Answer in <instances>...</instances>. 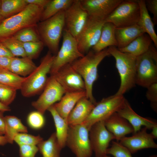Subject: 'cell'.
I'll use <instances>...</instances> for the list:
<instances>
[{"mask_svg": "<svg viewBox=\"0 0 157 157\" xmlns=\"http://www.w3.org/2000/svg\"><path fill=\"white\" fill-rule=\"evenodd\" d=\"M147 128L144 127L130 137H124L119 142L127 148L131 154L139 150L149 148H157V144L150 133L147 132Z\"/></svg>", "mask_w": 157, "mask_h": 157, "instance_id": "cell-17", "label": "cell"}, {"mask_svg": "<svg viewBox=\"0 0 157 157\" xmlns=\"http://www.w3.org/2000/svg\"><path fill=\"white\" fill-rule=\"evenodd\" d=\"M5 19L2 16L1 12V0H0V23Z\"/></svg>", "mask_w": 157, "mask_h": 157, "instance_id": "cell-50", "label": "cell"}, {"mask_svg": "<svg viewBox=\"0 0 157 157\" xmlns=\"http://www.w3.org/2000/svg\"><path fill=\"white\" fill-rule=\"evenodd\" d=\"M126 99L123 95L114 94L103 98L96 103L89 115L82 124L89 130L96 123L104 121L117 113L123 106Z\"/></svg>", "mask_w": 157, "mask_h": 157, "instance_id": "cell-7", "label": "cell"}, {"mask_svg": "<svg viewBox=\"0 0 157 157\" xmlns=\"http://www.w3.org/2000/svg\"><path fill=\"white\" fill-rule=\"evenodd\" d=\"M152 131L150 134L154 139L157 138V124L153 127L151 129Z\"/></svg>", "mask_w": 157, "mask_h": 157, "instance_id": "cell-47", "label": "cell"}, {"mask_svg": "<svg viewBox=\"0 0 157 157\" xmlns=\"http://www.w3.org/2000/svg\"><path fill=\"white\" fill-rule=\"evenodd\" d=\"M115 27L112 23L106 22L104 24L99 39L92 48L95 52H99L110 46L117 47L115 31Z\"/></svg>", "mask_w": 157, "mask_h": 157, "instance_id": "cell-23", "label": "cell"}, {"mask_svg": "<svg viewBox=\"0 0 157 157\" xmlns=\"http://www.w3.org/2000/svg\"><path fill=\"white\" fill-rule=\"evenodd\" d=\"M140 10V18L137 24L147 34L157 47V35L154 29L153 22L149 14L145 0H137Z\"/></svg>", "mask_w": 157, "mask_h": 157, "instance_id": "cell-24", "label": "cell"}, {"mask_svg": "<svg viewBox=\"0 0 157 157\" xmlns=\"http://www.w3.org/2000/svg\"><path fill=\"white\" fill-rule=\"evenodd\" d=\"M117 113L131 125L134 130L133 133L140 131L142 126L150 130L157 124L156 122L141 116L136 113L126 99L123 106Z\"/></svg>", "mask_w": 157, "mask_h": 157, "instance_id": "cell-18", "label": "cell"}, {"mask_svg": "<svg viewBox=\"0 0 157 157\" xmlns=\"http://www.w3.org/2000/svg\"><path fill=\"white\" fill-rule=\"evenodd\" d=\"M104 123L107 129L114 135L117 141H119L127 135L134 133L131 125L117 113L104 121Z\"/></svg>", "mask_w": 157, "mask_h": 157, "instance_id": "cell-19", "label": "cell"}, {"mask_svg": "<svg viewBox=\"0 0 157 157\" xmlns=\"http://www.w3.org/2000/svg\"><path fill=\"white\" fill-rule=\"evenodd\" d=\"M74 0H50L44 9L40 20L42 21L62 11H65L71 5Z\"/></svg>", "mask_w": 157, "mask_h": 157, "instance_id": "cell-30", "label": "cell"}, {"mask_svg": "<svg viewBox=\"0 0 157 157\" xmlns=\"http://www.w3.org/2000/svg\"><path fill=\"white\" fill-rule=\"evenodd\" d=\"M8 143L7 140L4 135H0V145L3 146Z\"/></svg>", "mask_w": 157, "mask_h": 157, "instance_id": "cell-49", "label": "cell"}, {"mask_svg": "<svg viewBox=\"0 0 157 157\" xmlns=\"http://www.w3.org/2000/svg\"><path fill=\"white\" fill-rule=\"evenodd\" d=\"M10 110L9 106H6L0 102V111L4 112L10 111Z\"/></svg>", "mask_w": 157, "mask_h": 157, "instance_id": "cell-48", "label": "cell"}, {"mask_svg": "<svg viewBox=\"0 0 157 157\" xmlns=\"http://www.w3.org/2000/svg\"><path fill=\"white\" fill-rule=\"evenodd\" d=\"M16 91L14 89L0 84V102L8 106L15 99Z\"/></svg>", "mask_w": 157, "mask_h": 157, "instance_id": "cell-39", "label": "cell"}, {"mask_svg": "<svg viewBox=\"0 0 157 157\" xmlns=\"http://www.w3.org/2000/svg\"><path fill=\"white\" fill-rule=\"evenodd\" d=\"M55 55L49 51L42 60L40 65L27 77L20 89L22 95L30 97L44 90Z\"/></svg>", "mask_w": 157, "mask_h": 157, "instance_id": "cell-5", "label": "cell"}, {"mask_svg": "<svg viewBox=\"0 0 157 157\" xmlns=\"http://www.w3.org/2000/svg\"><path fill=\"white\" fill-rule=\"evenodd\" d=\"M152 41L149 36L144 33L139 36L126 47L118 49L136 57L146 52L152 44Z\"/></svg>", "mask_w": 157, "mask_h": 157, "instance_id": "cell-25", "label": "cell"}, {"mask_svg": "<svg viewBox=\"0 0 157 157\" xmlns=\"http://www.w3.org/2000/svg\"><path fill=\"white\" fill-rule=\"evenodd\" d=\"M144 33L137 24L125 27L116 28L115 34L117 48L126 47L138 37Z\"/></svg>", "mask_w": 157, "mask_h": 157, "instance_id": "cell-22", "label": "cell"}, {"mask_svg": "<svg viewBox=\"0 0 157 157\" xmlns=\"http://www.w3.org/2000/svg\"><path fill=\"white\" fill-rule=\"evenodd\" d=\"M105 20L88 17L84 27L76 38L78 50L83 55L98 42Z\"/></svg>", "mask_w": 157, "mask_h": 157, "instance_id": "cell-11", "label": "cell"}, {"mask_svg": "<svg viewBox=\"0 0 157 157\" xmlns=\"http://www.w3.org/2000/svg\"><path fill=\"white\" fill-rule=\"evenodd\" d=\"M89 130L83 124L69 126L66 146L76 157H91L93 152Z\"/></svg>", "mask_w": 157, "mask_h": 157, "instance_id": "cell-8", "label": "cell"}, {"mask_svg": "<svg viewBox=\"0 0 157 157\" xmlns=\"http://www.w3.org/2000/svg\"><path fill=\"white\" fill-rule=\"evenodd\" d=\"M86 96L85 91L66 92L61 99L53 106L58 114L67 120L69 114L78 101Z\"/></svg>", "mask_w": 157, "mask_h": 157, "instance_id": "cell-21", "label": "cell"}, {"mask_svg": "<svg viewBox=\"0 0 157 157\" xmlns=\"http://www.w3.org/2000/svg\"><path fill=\"white\" fill-rule=\"evenodd\" d=\"M0 56L11 58L14 57L9 51L1 42H0Z\"/></svg>", "mask_w": 157, "mask_h": 157, "instance_id": "cell-46", "label": "cell"}, {"mask_svg": "<svg viewBox=\"0 0 157 157\" xmlns=\"http://www.w3.org/2000/svg\"><path fill=\"white\" fill-rule=\"evenodd\" d=\"M146 6L148 11L153 15V23L156 25L157 23V0H145Z\"/></svg>", "mask_w": 157, "mask_h": 157, "instance_id": "cell-42", "label": "cell"}, {"mask_svg": "<svg viewBox=\"0 0 157 157\" xmlns=\"http://www.w3.org/2000/svg\"><path fill=\"white\" fill-rule=\"evenodd\" d=\"M51 75L61 85L65 93L85 91L83 78L70 64L63 66Z\"/></svg>", "mask_w": 157, "mask_h": 157, "instance_id": "cell-15", "label": "cell"}, {"mask_svg": "<svg viewBox=\"0 0 157 157\" xmlns=\"http://www.w3.org/2000/svg\"><path fill=\"white\" fill-rule=\"evenodd\" d=\"M65 11L38 23L36 28L40 40L52 53L59 51V43L65 26Z\"/></svg>", "mask_w": 157, "mask_h": 157, "instance_id": "cell-4", "label": "cell"}, {"mask_svg": "<svg viewBox=\"0 0 157 157\" xmlns=\"http://www.w3.org/2000/svg\"><path fill=\"white\" fill-rule=\"evenodd\" d=\"M106 154L113 157H132L128 149L117 141H112L110 147L107 150Z\"/></svg>", "mask_w": 157, "mask_h": 157, "instance_id": "cell-37", "label": "cell"}, {"mask_svg": "<svg viewBox=\"0 0 157 157\" xmlns=\"http://www.w3.org/2000/svg\"><path fill=\"white\" fill-rule=\"evenodd\" d=\"M5 133L4 136L8 143L13 144L15 136L20 133H27V127L21 122V120L14 116H5Z\"/></svg>", "mask_w": 157, "mask_h": 157, "instance_id": "cell-27", "label": "cell"}, {"mask_svg": "<svg viewBox=\"0 0 157 157\" xmlns=\"http://www.w3.org/2000/svg\"><path fill=\"white\" fill-rule=\"evenodd\" d=\"M26 77H22L8 70L0 69V84L16 90H20Z\"/></svg>", "mask_w": 157, "mask_h": 157, "instance_id": "cell-32", "label": "cell"}, {"mask_svg": "<svg viewBox=\"0 0 157 157\" xmlns=\"http://www.w3.org/2000/svg\"><path fill=\"white\" fill-rule=\"evenodd\" d=\"M25 1L28 4H34L44 9L50 0H25Z\"/></svg>", "mask_w": 157, "mask_h": 157, "instance_id": "cell-44", "label": "cell"}, {"mask_svg": "<svg viewBox=\"0 0 157 157\" xmlns=\"http://www.w3.org/2000/svg\"><path fill=\"white\" fill-rule=\"evenodd\" d=\"M32 59L26 57L11 58L8 70L19 76L29 75L37 68Z\"/></svg>", "mask_w": 157, "mask_h": 157, "instance_id": "cell-26", "label": "cell"}, {"mask_svg": "<svg viewBox=\"0 0 157 157\" xmlns=\"http://www.w3.org/2000/svg\"><path fill=\"white\" fill-rule=\"evenodd\" d=\"M4 113L0 111V135H3L5 133V124Z\"/></svg>", "mask_w": 157, "mask_h": 157, "instance_id": "cell-45", "label": "cell"}, {"mask_svg": "<svg viewBox=\"0 0 157 157\" xmlns=\"http://www.w3.org/2000/svg\"><path fill=\"white\" fill-rule=\"evenodd\" d=\"M53 118L56 131L57 140L62 149L66 146V142L69 128L67 121L62 118L57 112L53 105L48 109Z\"/></svg>", "mask_w": 157, "mask_h": 157, "instance_id": "cell-28", "label": "cell"}, {"mask_svg": "<svg viewBox=\"0 0 157 157\" xmlns=\"http://www.w3.org/2000/svg\"><path fill=\"white\" fill-rule=\"evenodd\" d=\"M12 37L22 42L41 40L36 26H31L24 28L16 33Z\"/></svg>", "mask_w": 157, "mask_h": 157, "instance_id": "cell-33", "label": "cell"}, {"mask_svg": "<svg viewBox=\"0 0 157 157\" xmlns=\"http://www.w3.org/2000/svg\"><path fill=\"white\" fill-rule=\"evenodd\" d=\"M14 56L26 57L25 50L21 42L12 37L8 38L0 41Z\"/></svg>", "mask_w": 157, "mask_h": 157, "instance_id": "cell-34", "label": "cell"}, {"mask_svg": "<svg viewBox=\"0 0 157 157\" xmlns=\"http://www.w3.org/2000/svg\"><path fill=\"white\" fill-rule=\"evenodd\" d=\"M88 17L81 0H74L71 5L65 12V29L76 39Z\"/></svg>", "mask_w": 157, "mask_h": 157, "instance_id": "cell-13", "label": "cell"}, {"mask_svg": "<svg viewBox=\"0 0 157 157\" xmlns=\"http://www.w3.org/2000/svg\"><path fill=\"white\" fill-rule=\"evenodd\" d=\"M140 17V10L137 0L122 1L105 20L116 28L125 27L137 24Z\"/></svg>", "mask_w": 157, "mask_h": 157, "instance_id": "cell-9", "label": "cell"}, {"mask_svg": "<svg viewBox=\"0 0 157 157\" xmlns=\"http://www.w3.org/2000/svg\"><path fill=\"white\" fill-rule=\"evenodd\" d=\"M27 122L29 126L31 128L38 130L44 126L45 120L43 114L37 111H34L28 115Z\"/></svg>", "mask_w": 157, "mask_h": 157, "instance_id": "cell-38", "label": "cell"}, {"mask_svg": "<svg viewBox=\"0 0 157 157\" xmlns=\"http://www.w3.org/2000/svg\"><path fill=\"white\" fill-rule=\"evenodd\" d=\"M157 82V52L151 44L148 51L136 57V85L147 88Z\"/></svg>", "mask_w": 157, "mask_h": 157, "instance_id": "cell-6", "label": "cell"}, {"mask_svg": "<svg viewBox=\"0 0 157 157\" xmlns=\"http://www.w3.org/2000/svg\"><path fill=\"white\" fill-rule=\"evenodd\" d=\"M28 4L25 0H1V12L5 19L22 11Z\"/></svg>", "mask_w": 157, "mask_h": 157, "instance_id": "cell-31", "label": "cell"}, {"mask_svg": "<svg viewBox=\"0 0 157 157\" xmlns=\"http://www.w3.org/2000/svg\"><path fill=\"white\" fill-rule=\"evenodd\" d=\"M43 140V138L39 135L35 136L27 133H18L14 138V141L18 145L26 144L37 146Z\"/></svg>", "mask_w": 157, "mask_h": 157, "instance_id": "cell-36", "label": "cell"}, {"mask_svg": "<svg viewBox=\"0 0 157 157\" xmlns=\"http://www.w3.org/2000/svg\"><path fill=\"white\" fill-rule=\"evenodd\" d=\"M123 0H81L88 17L105 20Z\"/></svg>", "mask_w": 157, "mask_h": 157, "instance_id": "cell-16", "label": "cell"}, {"mask_svg": "<svg viewBox=\"0 0 157 157\" xmlns=\"http://www.w3.org/2000/svg\"><path fill=\"white\" fill-rule=\"evenodd\" d=\"M104 157H111L110 156H108L107 155H106V156H104Z\"/></svg>", "mask_w": 157, "mask_h": 157, "instance_id": "cell-52", "label": "cell"}, {"mask_svg": "<svg viewBox=\"0 0 157 157\" xmlns=\"http://www.w3.org/2000/svg\"><path fill=\"white\" fill-rule=\"evenodd\" d=\"M94 105L86 97L81 99L68 116L67 121L69 126L82 124L89 115Z\"/></svg>", "mask_w": 157, "mask_h": 157, "instance_id": "cell-20", "label": "cell"}, {"mask_svg": "<svg viewBox=\"0 0 157 157\" xmlns=\"http://www.w3.org/2000/svg\"><path fill=\"white\" fill-rule=\"evenodd\" d=\"M149 157H157V156L156 155H154L151 156Z\"/></svg>", "mask_w": 157, "mask_h": 157, "instance_id": "cell-51", "label": "cell"}, {"mask_svg": "<svg viewBox=\"0 0 157 157\" xmlns=\"http://www.w3.org/2000/svg\"><path fill=\"white\" fill-rule=\"evenodd\" d=\"M19 146L20 157H35L38 151L37 145L22 144Z\"/></svg>", "mask_w": 157, "mask_h": 157, "instance_id": "cell-41", "label": "cell"}, {"mask_svg": "<svg viewBox=\"0 0 157 157\" xmlns=\"http://www.w3.org/2000/svg\"><path fill=\"white\" fill-rule=\"evenodd\" d=\"M21 42L27 57L32 59L35 58L38 56L44 46L41 40L36 42Z\"/></svg>", "mask_w": 157, "mask_h": 157, "instance_id": "cell-35", "label": "cell"}, {"mask_svg": "<svg viewBox=\"0 0 157 157\" xmlns=\"http://www.w3.org/2000/svg\"><path fill=\"white\" fill-rule=\"evenodd\" d=\"M37 146L42 157H60L62 149L58 142L55 132L47 140L41 141Z\"/></svg>", "mask_w": 157, "mask_h": 157, "instance_id": "cell-29", "label": "cell"}, {"mask_svg": "<svg viewBox=\"0 0 157 157\" xmlns=\"http://www.w3.org/2000/svg\"><path fill=\"white\" fill-rule=\"evenodd\" d=\"M146 96L150 102L151 106L155 112L157 111V82L154 83L147 88Z\"/></svg>", "mask_w": 157, "mask_h": 157, "instance_id": "cell-40", "label": "cell"}, {"mask_svg": "<svg viewBox=\"0 0 157 157\" xmlns=\"http://www.w3.org/2000/svg\"><path fill=\"white\" fill-rule=\"evenodd\" d=\"M115 59V65L120 78V86L116 95H123L135 87L136 84V57L120 51L114 46L108 48Z\"/></svg>", "mask_w": 157, "mask_h": 157, "instance_id": "cell-3", "label": "cell"}, {"mask_svg": "<svg viewBox=\"0 0 157 157\" xmlns=\"http://www.w3.org/2000/svg\"><path fill=\"white\" fill-rule=\"evenodd\" d=\"M61 47L54 58L49 74L56 73L63 66L72 62L84 55L79 51L76 39L66 29L63 33Z\"/></svg>", "mask_w": 157, "mask_h": 157, "instance_id": "cell-10", "label": "cell"}, {"mask_svg": "<svg viewBox=\"0 0 157 157\" xmlns=\"http://www.w3.org/2000/svg\"><path fill=\"white\" fill-rule=\"evenodd\" d=\"M44 8L28 4L20 12L6 18L0 23V41L10 37L26 28L36 26Z\"/></svg>", "mask_w": 157, "mask_h": 157, "instance_id": "cell-2", "label": "cell"}, {"mask_svg": "<svg viewBox=\"0 0 157 157\" xmlns=\"http://www.w3.org/2000/svg\"><path fill=\"white\" fill-rule=\"evenodd\" d=\"M109 55L107 48L99 52L89 51L85 55L70 64L84 81L86 97L95 104L96 102L92 90L94 83L98 78V67L103 59Z\"/></svg>", "mask_w": 157, "mask_h": 157, "instance_id": "cell-1", "label": "cell"}, {"mask_svg": "<svg viewBox=\"0 0 157 157\" xmlns=\"http://www.w3.org/2000/svg\"><path fill=\"white\" fill-rule=\"evenodd\" d=\"M12 58L0 56V69L8 70Z\"/></svg>", "mask_w": 157, "mask_h": 157, "instance_id": "cell-43", "label": "cell"}, {"mask_svg": "<svg viewBox=\"0 0 157 157\" xmlns=\"http://www.w3.org/2000/svg\"><path fill=\"white\" fill-rule=\"evenodd\" d=\"M43 90L38 98L31 103L32 106L43 115L49 108L59 101L65 93L63 88L52 75L48 78Z\"/></svg>", "mask_w": 157, "mask_h": 157, "instance_id": "cell-12", "label": "cell"}, {"mask_svg": "<svg viewBox=\"0 0 157 157\" xmlns=\"http://www.w3.org/2000/svg\"><path fill=\"white\" fill-rule=\"evenodd\" d=\"M89 137L95 157H104L110 142L115 139L114 135L106 127L104 121L97 122L91 127Z\"/></svg>", "mask_w": 157, "mask_h": 157, "instance_id": "cell-14", "label": "cell"}]
</instances>
